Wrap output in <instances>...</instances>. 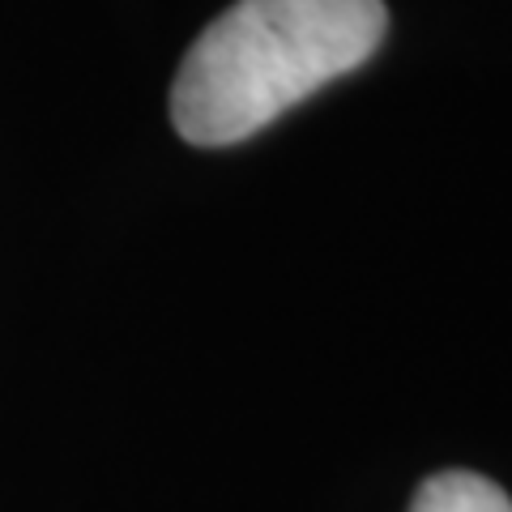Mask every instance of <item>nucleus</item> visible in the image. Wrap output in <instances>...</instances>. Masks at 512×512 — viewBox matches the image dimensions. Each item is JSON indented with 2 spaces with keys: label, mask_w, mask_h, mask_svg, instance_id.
<instances>
[{
  "label": "nucleus",
  "mask_w": 512,
  "mask_h": 512,
  "mask_svg": "<svg viewBox=\"0 0 512 512\" xmlns=\"http://www.w3.org/2000/svg\"><path fill=\"white\" fill-rule=\"evenodd\" d=\"M410 512H512V500L483 474L444 470L414 491Z\"/></svg>",
  "instance_id": "obj_2"
},
{
  "label": "nucleus",
  "mask_w": 512,
  "mask_h": 512,
  "mask_svg": "<svg viewBox=\"0 0 512 512\" xmlns=\"http://www.w3.org/2000/svg\"><path fill=\"white\" fill-rule=\"evenodd\" d=\"M384 30V0H235L175 73V133L192 146H235L367 64Z\"/></svg>",
  "instance_id": "obj_1"
}]
</instances>
